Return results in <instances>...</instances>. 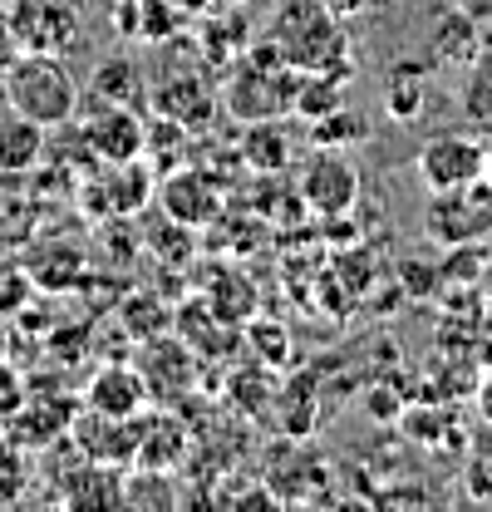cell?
<instances>
[{
	"instance_id": "obj_1",
	"label": "cell",
	"mask_w": 492,
	"mask_h": 512,
	"mask_svg": "<svg viewBox=\"0 0 492 512\" xmlns=\"http://www.w3.org/2000/svg\"><path fill=\"white\" fill-rule=\"evenodd\" d=\"M261 40L296 74H355L345 20L325 0H281L271 10Z\"/></svg>"
},
{
	"instance_id": "obj_2",
	"label": "cell",
	"mask_w": 492,
	"mask_h": 512,
	"mask_svg": "<svg viewBox=\"0 0 492 512\" xmlns=\"http://www.w3.org/2000/svg\"><path fill=\"white\" fill-rule=\"evenodd\" d=\"M0 99L5 109L25 114L30 124L50 128H69L79 114V79L69 74L64 55H40V50H20L15 60L0 69Z\"/></svg>"
},
{
	"instance_id": "obj_3",
	"label": "cell",
	"mask_w": 492,
	"mask_h": 512,
	"mask_svg": "<svg viewBox=\"0 0 492 512\" xmlns=\"http://www.w3.org/2000/svg\"><path fill=\"white\" fill-rule=\"evenodd\" d=\"M296 84H301V74L276 60L266 40H256L242 60L227 69L217 94H222V109L246 128L266 124V119H296Z\"/></svg>"
},
{
	"instance_id": "obj_4",
	"label": "cell",
	"mask_w": 492,
	"mask_h": 512,
	"mask_svg": "<svg viewBox=\"0 0 492 512\" xmlns=\"http://www.w3.org/2000/svg\"><path fill=\"white\" fill-rule=\"evenodd\" d=\"M424 232L433 247H488L492 242V183H463L448 192H429L424 202Z\"/></svg>"
},
{
	"instance_id": "obj_5",
	"label": "cell",
	"mask_w": 492,
	"mask_h": 512,
	"mask_svg": "<svg viewBox=\"0 0 492 512\" xmlns=\"http://www.w3.org/2000/svg\"><path fill=\"white\" fill-rule=\"evenodd\" d=\"M360 168H355V158L345 153V148H315L306 163H301V178H296V197H301V207L315 212V217H345V212H355V202H360Z\"/></svg>"
},
{
	"instance_id": "obj_6",
	"label": "cell",
	"mask_w": 492,
	"mask_h": 512,
	"mask_svg": "<svg viewBox=\"0 0 492 512\" xmlns=\"http://www.w3.org/2000/svg\"><path fill=\"white\" fill-rule=\"evenodd\" d=\"M488 173V138L478 133H433L414 158V178L424 192H448L463 183H478Z\"/></svg>"
},
{
	"instance_id": "obj_7",
	"label": "cell",
	"mask_w": 492,
	"mask_h": 512,
	"mask_svg": "<svg viewBox=\"0 0 492 512\" xmlns=\"http://www.w3.org/2000/svg\"><path fill=\"white\" fill-rule=\"evenodd\" d=\"M5 25H10L20 50H40V55H64L84 35L74 0H15L5 10Z\"/></svg>"
},
{
	"instance_id": "obj_8",
	"label": "cell",
	"mask_w": 492,
	"mask_h": 512,
	"mask_svg": "<svg viewBox=\"0 0 492 512\" xmlns=\"http://www.w3.org/2000/svg\"><path fill=\"white\" fill-rule=\"evenodd\" d=\"M74 128H79V138L89 143L94 163H133V158H143V138H148L143 109L94 99L89 114H74Z\"/></svg>"
},
{
	"instance_id": "obj_9",
	"label": "cell",
	"mask_w": 492,
	"mask_h": 512,
	"mask_svg": "<svg viewBox=\"0 0 492 512\" xmlns=\"http://www.w3.org/2000/svg\"><path fill=\"white\" fill-rule=\"evenodd\" d=\"M222 109V94L217 84L202 74V69H187V74H163L148 84V114L153 119H173L183 128H202L217 119Z\"/></svg>"
},
{
	"instance_id": "obj_10",
	"label": "cell",
	"mask_w": 492,
	"mask_h": 512,
	"mask_svg": "<svg viewBox=\"0 0 492 512\" xmlns=\"http://www.w3.org/2000/svg\"><path fill=\"white\" fill-rule=\"evenodd\" d=\"M158 202H163V212L178 222V227H207V222H217V212H222V188L202 173V168H178V173H168L163 183H158Z\"/></svg>"
},
{
	"instance_id": "obj_11",
	"label": "cell",
	"mask_w": 492,
	"mask_h": 512,
	"mask_svg": "<svg viewBox=\"0 0 492 512\" xmlns=\"http://www.w3.org/2000/svg\"><path fill=\"white\" fill-rule=\"evenodd\" d=\"M143 419V414H138ZM138 419H114V414H99V409H89V414H79V419H69V429H74V444L84 458H94V463H133V453H138Z\"/></svg>"
},
{
	"instance_id": "obj_12",
	"label": "cell",
	"mask_w": 492,
	"mask_h": 512,
	"mask_svg": "<svg viewBox=\"0 0 492 512\" xmlns=\"http://www.w3.org/2000/svg\"><path fill=\"white\" fill-rule=\"evenodd\" d=\"M148 380H143V370H133V365H104L94 380H89V409H99V414H114V419H138L143 409H148Z\"/></svg>"
},
{
	"instance_id": "obj_13",
	"label": "cell",
	"mask_w": 492,
	"mask_h": 512,
	"mask_svg": "<svg viewBox=\"0 0 492 512\" xmlns=\"http://www.w3.org/2000/svg\"><path fill=\"white\" fill-rule=\"evenodd\" d=\"M242 163L256 173H286L296 163V138L286 119H266V124H246L242 138Z\"/></svg>"
},
{
	"instance_id": "obj_14",
	"label": "cell",
	"mask_w": 492,
	"mask_h": 512,
	"mask_svg": "<svg viewBox=\"0 0 492 512\" xmlns=\"http://www.w3.org/2000/svg\"><path fill=\"white\" fill-rule=\"evenodd\" d=\"M478 50V20L468 10H443L429 30V64H468Z\"/></svg>"
},
{
	"instance_id": "obj_15",
	"label": "cell",
	"mask_w": 492,
	"mask_h": 512,
	"mask_svg": "<svg viewBox=\"0 0 492 512\" xmlns=\"http://www.w3.org/2000/svg\"><path fill=\"white\" fill-rule=\"evenodd\" d=\"M45 153V128L15 109H0V173H25Z\"/></svg>"
},
{
	"instance_id": "obj_16",
	"label": "cell",
	"mask_w": 492,
	"mask_h": 512,
	"mask_svg": "<svg viewBox=\"0 0 492 512\" xmlns=\"http://www.w3.org/2000/svg\"><path fill=\"white\" fill-rule=\"evenodd\" d=\"M384 114L394 124H414L424 114V64L419 60H399L384 79Z\"/></svg>"
},
{
	"instance_id": "obj_17",
	"label": "cell",
	"mask_w": 492,
	"mask_h": 512,
	"mask_svg": "<svg viewBox=\"0 0 492 512\" xmlns=\"http://www.w3.org/2000/svg\"><path fill=\"white\" fill-rule=\"evenodd\" d=\"M458 109H463V119L473 128H492V55L488 50H473V60L463 64Z\"/></svg>"
},
{
	"instance_id": "obj_18",
	"label": "cell",
	"mask_w": 492,
	"mask_h": 512,
	"mask_svg": "<svg viewBox=\"0 0 492 512\" xmlns=\"http://www.w3.org/2000/svg\"><path fill=\"white\" fill-rule=\"evenodd\" d=\"M94 99H104V104H128V109H148V84H143V74H138V64L133 60H99L94 69Z\"/></svg>"
},
{
	"instance_id": "obj_19",
	"label": "cell",
	"mask_w": 492,
	"mask_h": 512,
	"mask_svg": "<svg viewBox=\"0 0 492 512\" xmlns=\"http://www.w3.org/2000/svg\"><path fill=\"white\" fill-rule=\"evenodd\" d=\"M365 138H369V119L350 114V109H335V114L310 124V143L315 148H345V143H365Z\"/></svg>"
},
{
	"instance_id": "obj_20",
	"label": "cell",
	"mask_w": 492,
	"mask_h": 512,
	"mask_svg": "<svg viewBox=\"0 0 492 512\" xmlns=\"http://www.w3.org/2000/svg\"><path fill=\"white\" fill-rule=\"evenodd\" d=\"M25 458L15 453L10 444H0V503H10V498H20L25 493Z\"/></svg>"
},
{
	"instance_id": "obj_21",
	"label": "cell",
	"mask_w": 492,
	"mask_h": 512,
	"mask_svg": "<svg viewBox=\"0 0 492 512\" xmlns=\"http://www.w3.org/2000/svg\"><path fill=\"white\" fill-rule=\"evenodd\" d=\"M251 345L266 350V365H286V355H291V350H286V335H281L276 325H266V320L251 325Z\"/></svg>"
},
{
	"instance_id": "obj_22",
	"label": "cell",
	"mask_w": 492,
	"mask_h": 512,
	"mask_svg": "<svg viewBox=\"0 0 492 512\" xmlns=\"http://www.w3.org/2000/svg\"><path fill=\"white\" fill-rule=\"evenodd\" d=\"M20 55V45H15V35H10V25H5V15H0V69Z\"/></svg>"
},
{
	"instance_id": "obj_23",
	"label": "cell",
	"mask_w": 492,
	"mask_h": 512,
	"mask_svg": "<svg viewBox=\"0 0 492 512\" xmlns=\"http://www.w3.org/2000/svg\"><path fill=\"white\" fill-rule=\"evenodd\" d=\"M325 5H330V10L340 15V20H350V15H360V10H365L369 0H325Z\"/></svg>"
},
{
	"instance_id": "obj_24",
	"label": "cell",
	"mask_w": 492,
	"mask_h": 512,
	"mask_svg": "<svg viewBox=\"0 0 492 512\" xmlns=\"http://www.w3.org/2000/svg\"><path fill=\"white\" fill-rule=\"evenodd\" d=\"M478 414H483V419L492 424V375L478 384Z\"/></svg>"
},
{
	"instance_id": "obj_25",
	"label": "cell",
	"mask_w": 492,
	"mask_h": 512,
	"mask_svg": "<svg viewBox=\"0 0 492 512\" xmlns=\"http://www.w3.org/2000/svg\"><path fill=\"white\" fill-rule=\"evenodd\" d=\"M478 50H488V55H492V20H483V25H478Z\"/></svg>"
},
{
	"instance_id": "obj_26",
	"label": "cell",
	"mask_w": 492,
	"mask_h": 512,
	"mask_svg": "<svg viewBox=\"0 0 492 512\" xmlns=\"http://www.w3.org/2000/svg\"><path fill=\"white\" fill-rule=\"evenodd\" d=\"M207 5H251V0H207Z\"/></svg>"
},
{
	"instance_id": "obj_27",
	"label": "cell",
	"mask_w": 492,
	"mask_h": 512,
	"mask_svg": "<svg viewBox=\"0 0 492 512\" xmlns=\"http://www.w3.org/2000/svg\"><path fill=\"white\" fill-rule=\"evenodd\" d=\"M483 178H488V183H492V138H488V173H483Z\"/></svg>"
},
{
	"instance_id": "obj_28",
	"label": "cell",
	"mask_w": 492,
	"mask_h": 512,
	"mask_svg": "<svg viewBox=\"0 0 492 512\" xmlns=\"http://www.w3.org/2000/svg\"><path fill=\"white\" fill-rule=\"evenodd\" d=\"M488 291H492V256H488Z\"/></svg>"
}]
</instances>
